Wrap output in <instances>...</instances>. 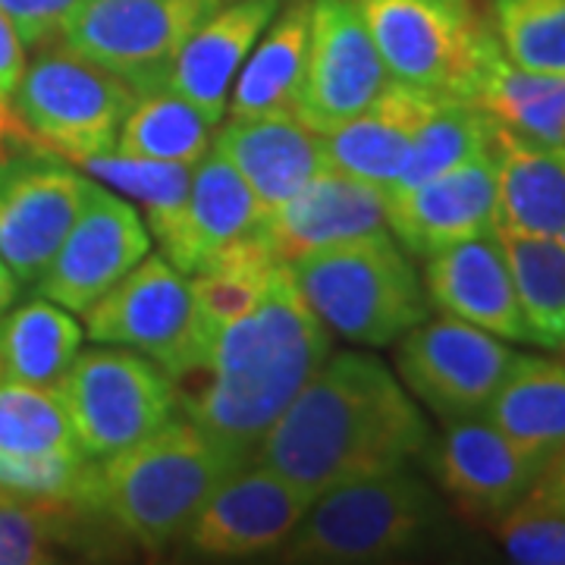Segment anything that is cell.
<instances>
[{"mask_svg":"<svg viewBox=\"0 0 565 565\" xmlns=\"http://www.w3.org/2000/svg\"><path fill=\"white\" fill-rule=\"evenodd\" d=\"M427 444L422 408L381 359L330 352L252 459L318 497L345 481L405 468Z\"/></svg>","mask_w":565,"mask_h":565,"instance_id":"6da1fadb","label":"cell"},{"mask_svg":"<svg viewBox=\"0 0 565 565\" xmlns=\"http://www.w3.org/2000/svg\"><path fill=\"white\" fill-rule=\"evenodd\" d=\"M327 355L330 333L282 264L258 308L221 330L173 386L182 415L243 465Z\"/></svg>","mask_w":565,"mask_h":565,"instance_id":"7a4b0ae2","label":"cell"},{"mask_svg":"<svg viewBox=\"0 0 565 565\" xmlns=\"http://www.w3.org/2000/svg\"><path fill=\"white\" fill-rule=\"evenodd\" d=\"M233 468L221 446L177 412L139 444L95 459L82 505L145 550H163Z\"/></svg>","mask_w":565,"mask_h":565,"instance_id":"3957f363","label":"cell"},{"mask_svg":"<svg viewBox=\"0 0 565 565\" xmlns=\"http://www.w3.org/2000/svg\"><path fill=\"white\" fill-rule=\"evenodd\" d=\"M327 330L359 345H390L430 318L422 277L393 233L323 245L289 264Z\"/></svg>","mask_w":565,"mask_h":565,"instance_id":"277c9868","label":"cell"},{"mask_svg":"<svg viewBox=\"0 0 565 565\" xmlns=\"http://www.w3.org/2000/svg\"><path fill=\"white\" fill-rule=\"evenodd\" d=\"M437 525L434 490L405 465L318 493L282 553L289 563H384L418 550Z\"/></svg>","mask_w":565,"mask_h":565,"instance_id":"5b68a950","label":"cell"},{"mask_svg":"<svg viewBox=\"0 0 565 565\" xmlns=\"http://www.w3.org/2000/svg\"><path fill=\"white\" fill-rule=\"evenodd\" d=\"M136 98L139 92L129 82L76 54L66 41H54L39 47L32 66H25L13 95V117L22 141L79 163L117 148Z\"/></svg>","mask_w":565,"mask_h":565,"instance_id":"8992f818","label":"cell"},{"mask_svg":"<svg viewBox=\"0 0 565 565\" xmlns=\"http://www.w3.org/2000/svg\"><path fill=\"white\" fill-rule=\"evenodd\" d=\"M54 390L88 459H107L139 444L180 412L170 374L122 345L79 349Z\"/></svg>","mask_w":565,"mask_h":565,"instance_id":"52a82bcc","label":"cell"},{"mask_svg":"<svg viewBox=\"0 0 565 565\" xmlns=\"http://www.w3.org/2000/svg\"><path fill=\"white\" fill-rule=\"evenodd\" d=\"M92 180L29 141L0 158V258L20 286H35L88 202Z\"/></svg>","mask_w":565,"mask_h":565,"instance_id":"ba28073f","label":"cell"},{"mask_svg":"<svg viewBox=\"0 0 565 565\" xmlns=\"http://www.w3.org/2000/svg\"><path fill=\"white\" fill-rule=\"evenodd\" d=\"M223 0H85L63 41L129 82L136 92L167 85L185 39Z\"/></svg>","mask_w":565,"mask_h":565,"instance_id":"9c48e42d","label":"cell"},{"mask_svg":"<svg viewBox=\"0 0 565 565\" xmlns=\"http://www.w3.org/2000/svg\"><path fill=\"white\" fill-rule=\"evenodd\" d=\"M519 352L459 318H424L396 340L393 362L403 386L440 422L484 415Z\"/></svg>","mask_w":565,"mask_h":565,"instance_id":"30bf717a","label":"cell"},{"mask_svg":"<svg viewBox=\"0 0 565 565\" xmlns=\"http://www.w3.org/2000/svg\"><path fill=\"white\" fill-rule=\"evenodd\" d=\"M92 343L136 349L180 381L202 364V345L192 318V292L163 255L141 258L114 289L85 311Z\"/></svg>","mask_w":565,"mask_h":565,"instance_id":"8fae6325","label":"cell"},{"mask_svg":"<svg viewBox=\"0 0 565 565\" xmlns=\"http://www.w3.org/2000/svg\"><path fill=\"white\" fill-rule=\"evenodd\" d=\"M92 462L54 386L0 384V490L85 512Z\"/></svg>","mask_w":565,"mask_h":565,"instance_id":"7c38bea8","label":"cell"},{"mask_svg":"<svg viewBox=\"0 0 565 565\" xmlns=\"http://www.w3.org/2000/svg\"><path fill=\"white\" fill-rule=\"evenodd\" d=\"M390 79L459 95L481 17L475 0H359Z\"/></svg>","mask_w":565,"mask_h":565,"instance_id":"4fadbf2b","label":"cell"},{"mask_svg":"<svg viewBox=\"0 0 565 565\" xmlns=\"http://www.w3.org/2000/svg\"><path fill=\"white\" fill-rule=\"evenodd\" d=\"M390 82L359 0H311V39L292 114L315 132L362 114Z\"/></svg>","mask_w":565,"mask_h":565,"instance_id":"5bb4252c","label":"cell"},{"mask_svg":"<svg viewBox=\"0 0 565 565\" xmlns=\"http://www.w3.org/2000/svg\"><path fill=\"white\" fill-rule=\"evenodd\" d=\"M315 497L267 465L248 462L226 471L185 525V544L214 559H243L282 550Z\"/></svg>","mask_w":565,"mask_h":565,"instance_id":"9a60e30c","label":"cell"},{"mask_svg":"<svg viewBox=\"0 0 565 565\" xmlns=\"http://www.w3.org/2000/svg\"><path fill=\"white\" fill-rule=\"evenodd\" d=\"M151 252V233L139 211L92 180L88 202L35 282L41 299L85 315Z\"/></svg>","mask_w":565,"mask_h":565,"instance_id":"2e32d148","label":"cell"},{"mask_svg":"<svg viewBox=\"0 0 565 565\" xmlns=\"http://www.w3.org/2000/svg\"><path fill=\"white\" fill-rule=\"evenodd\" d=\"M424 456L449 503L481 525H493L544 471V462L505 440L484 415L446 422L444 434L437 440L430 437Z\"/></svg>","mask_w":565,"mask_h":565,"instance_id":"e0dca14e","label":"cell"},{"mask_svg":"<svg viewBox=\"0 0 565 565\" xmlns=\"http://www.w3.org/2000/svg\"><path fill=\"white\" fill-rule=\"evenodd\" d=\"M386 226L412 258L497 230V151L487 148L415 189L386 195Z\"/></svg>","mask_w":565,"mask_h":565,"instance_id":"ac0fdd59","label":"cell"},{"mask_svg":"<svg viewBox=\"0 0 565 565\" xmlns=\"http://www.w3.org/2000/svg\"><path fill=\"white\" fill-rule=\"evenodd\" d=\"M424 292L440 315L475 323L509 343L531 345L515 280L497 233L465 239L424 258Z\"/></svg>","mask_w":565,"mask_h":565,"instance_id":"d6986e66","label":"cell"},{"mask_svg":"<svg viewBox=\"0 0 565 565\" xmlns=\"http://www.w3.org/2000/svg\"><path fill=\"white\" fill-rule=\"evenodd\" d=\"M264 223V207L248 189L243 173L217 151H207L192 167L189 199L177 221L154 236L163 258L182 277L202 274L226 248L252 239Z\"/></svg>","mask_w":565,"mask_h":565,"instance_id":"ffe728a7","label":"cell"},{"mask_svg":"<svg viewBox=\"0 0 565 565\" xmlns=\"http://www.w3.org/2000/svg\"><path fill=\"white\" fill-rule=\"evenodd\" d=\"M386 192L355 180L337 167H323L280 207L267 211L262 233L282 264H292L323 245L386 230Z\"/></svg>","mask_w":565,"mask_h":565,"instance_id":"44dd1931","label":"cell"},{"mask_svg":"<svg viewBox=\"0 0 565 565\" xmlns=\"http://www.w3.org/2000/svg\"><path fill=\"white\" fill-rule=\"evenodd\" d=\"M459 95L490 120L525 139L565 145V76H546L509 61L490 22H481Z\"/></svg>","mask_w":565,"mask_h":565,"instance_id":"7402d4cb","label":"cell"},{"mask_svg":"<svg viewBox=\"0 0 565 565\" xmlns=\"http://www.w3.org/2000/svg\"><path fill=\"white\" fill-rule=\"evenodd\" d=\"M214 151L233 163L267 211L280 207L327 163L323 136L308 129L292 110L230 120L214 139Z\"/></svg>","mask_w":565,"mask_h":565,"instance_id":"603a6c76","label":"cell"},{"mask_svg":"<svg viewBox=\"0 0 565 565\" xmlns=\"http://www.w3.org/2000/svg\"><path fill=\"white\" fill-rule=\"evenodd\" d=\"M280 0H233L221 3L207 20L185 39L170 66L167 88L202 110L207 120L221 122L245 57L258 44L262 32L277 17Z\"/></svg>","mask_w":565,"mask_h":565,"instance_id":"cb8c5ba5","label":"cell"},{"mask_svg":"<svg viewBox=\"0 0 565 565\" xmlns=\"http://www.w3.org/2000/svg\"><path fill=\"white\" fill-rule=\"evenodd\" d=\"M440 95L390 79L384 92L352 120L323 136L327 163L349 177L390 189L403 173L412 141Z\"/></svg>","mask_w":565,"mask_h":565,"instance_id":"d4e9b609","label":"cell"},{"mask_svg":"<svg viewBox=\"0 0 565 565\" xmlns=\"http://www.w3.org/2000/svg\"><path fill=\"white\" fill-rule=\"evenodd\" d=\"M497 230L565 243V145H546L493 122Z\"/></svg>","mask_w":565,"mask_h":565,"instance_id":"484cf974","label":"cell"},{"mask_svg":"<svg viewBox=\"0 0 565 565\" xmlns=\"http://www.w3.org/2000/svg\"><path fill=\"white\" fill-rule=\"evenodd\" d=\"M484 418L531 459L550 462L565 446V355L519 352L490 396Z\"/></svg>","mask_w":565,"mask_h":565,"instance_id":"4316f807","label":"cell"},{"mask_svg":"<svg viewBox=\"0 0 565 565\" xmlns=\"http://www.w3.org/2000/svg\"><path fill=\"white\" fill-rule=\"evenodd\" d=\"M311 39V0H292L262 32L258 44L245 57L226 102L230 120H248L277 110H292L308 63Z\"/></svg>","mask_w":565,"mask_h":565,"instance_id":"83f0119b","label":"cell"},{"mask_svg":"<svg viewBox=\"0 0 565 565\" xmlns=\"http://www.w3.org/2000/svg\"><path fill=\"white\" fill-rule=\"evenodd\" d=\"M82 327L61 305L35 299L0 315V384L57 386L79 355Z\"/></svg>","mask_w":565,"mask_h":565,"instance_id":"f1b7e54d","label":"cell"},{"mask_svg":"<svg viewBox=\"0 0 565 565\" xmlns=\"http://www.w3.org/2000/svg\"><path fill=\"white\" fill-rule=\"evenodd\" d=\"M280 267L282 262L274 255V248L267 245L264 233L258 230L252 239L226 248L217 262L207 264L202 274H195L189 280L192 318H195L202 355L221 330L243 321L252 308H258Z\"/></svg>","mask_w":565,"mask_h":565,"instance_id":"f546056e","label":"cell"},{"mask_svg":"<svg viewBox=\"0 0 565 565\" xmlns=\"http://www.w3.org/2000/svg\"><path fill=\"white\" fill-rule=\"evenodd\" d=\"M217 122L167 85L141 92L129 107L117 136V148L126 158L167 161L195 167L211 148V132Z\"/></svg>","mask_w":565,"mask_h":565,"instance_id":"4dcf8cb0","label":"cell"},{"mask_svg":"<svg viewBox=\"0 0 565 565\" xmlns=\"http://www.w3.org/2000/svg\"><path fill=\"white\" fill-rule=\"evenodd\" d=\"M531 345L565 355V243L500 233Z\"/></svg>","mask_w":565,"mask_h":565,"instance_id":"1f68e13d","label":"cell"},{"mask_svg":"<svg viewBox=\"0 0 565 565\" xmlns=\"http://www.w3.org/2000/svg\"><path fill=\"white\" fill-rule=\"evenodd\" d=\"M487 148H493V120L462 95H440L424 117L403 173L386 189V195L434 180Z\"/></svg>","mask_w":565,"mask_h":565,"instance_id":"d6a6232c","label":"cell"},{"mask_svg":"<svg viewBox=\"0 0 565 565\" xmlns=\"http://www.w3.org/2000/svg\"><path fill=\"white\" fill-rule=\"evenodd\" d=\"M79 167L88 177L107 182L117 192L129 195L132 202H139L145 211V226L154 236H161L180 217L192 185V167L185 163L126 158L120 151L92 154L79 161Z\"/></svg>","mask_w":565,"mask_h":565,"instance_id":"836d02e7","label":"cell"},{"mask_svg":"<svg viewBox=\"0 0 565 565\" xmlns=\"http://www.w3.org/2000/svg\"><path fill=\"white\" fill-rule=\"evenodd\" d=\"M490 29L509 61L565 76V0H490Z\"/></svg>","mask_w":565,"mask_h":565,"instance_id":"e575fe53","label":"cell"},{"mask_svg":"<svg viewBox=\"0 0 565 565\" xmlns=\"http://www.w3.org/2000/svg\"><path fill=\"white\" fill-rule=\"evenodd\" d=\"M79 515L76 505L41 503L0 490V565L54 563L57 546Z\"/></svg>","mask_w":565,"mask_h":565,"instance_id":"d590c367","label":"cell"},{"mask_svg":"<svg viewBox=\"0 0 565 565\" xmlns=\"http://www.w3.org/2000/svg\"><path fill=\"white\" fill-rule=\"evenodd\" d=\"M490 527L512 563L565 565V509L537 487L509 505Z\"/></svg>","mask_w":565,"mask_h":565,"instance_id":"8d00e7d4","label":"cell"},{"mask_svg":"<svg viewBox=\"0 0 565 565\" xmlns=\"http://www.w3.org/2000/svg\"><path fill=\"white\" fill-rule=\"evenodd\" d=\"M85 0H0V13L13 22L25 47L39 51L44 44L63 41L66 25Z\"/></svg>","mask_w":565,"mask_h":565,"instance_id":"74e56055","label":"cell"},{"mask_svg":"<svg viewBox=\"0 0 565 565\" xmlns=\"http://www.w3.org/2000/svg\"><path fill=\"white\" fill-rule=\"evenodd\" d=\"M25 73V44L13 22L0 13V110H13V95Z\"/></svg>","mask_w":565,"mask_h":565,"instance_id":"f35d334b","label":"cell"},{"mask_svg":"<svg viewBox=\"0 0 565 565\" xmlns=\"http://www.w3.org/2000/svg\"><path fill=\"white\" fill-rule=\"evenodd\" d=\"M537 490L546 493L553 503H559L565 509V446L544 465V471H541V478H537Z\"/></svg>","mask_w":565,"mask_h":565,"instance_id":"ab89813d","label":"cell"},{"mask_svg":"<svg viewBox=\"0 0 565 565\" xmlns=\"http://www.w3.org/2000/svg\"><path fill=\"white\" fill-rule=\"evenodd\" d=\"M22 141L20 132V122L13 117V110H0V158L10 151V145H17Z\"/></svg>","mask_w":565,"mask_h":565,"instance_id":"60d3db41","label":"cell"},{"mask_svg":"<svg viewBox=\"0 0 565 565\" xmlns=\"http://www.w3.org/2000/svg\"><path fill=\"white\" fill-rule=\"evenodd\" d=\"M17 292H20V282H17V277L10 274L7 262L0 258V315H3L10 305L17 302Z\"/></svg>","mask_w":565,"mask_h":565,"instance_id":"b9f144b4","label":"cell"}]
</instances>
